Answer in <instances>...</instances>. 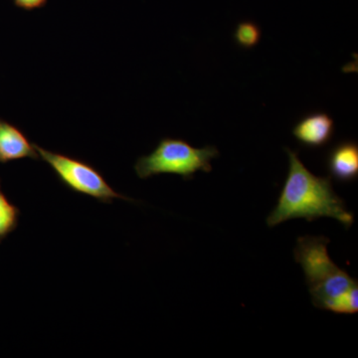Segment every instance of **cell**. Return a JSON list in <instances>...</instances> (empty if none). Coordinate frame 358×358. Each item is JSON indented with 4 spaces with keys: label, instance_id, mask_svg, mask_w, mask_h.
I'll return each instance as SVG.
<instances>
[{
    "label": "cell",
    "instance_id": "cell-1",
    "mask_svg": "<svg viewBox=\"0 0 358 358\" xmlns=\"http://www.w3.org/2000/svg\"><path fill=\"white\" fill-rule=\"evenodd\" d=\"M289 155V173L278 203L267 217L272 228L292 219H306L308 222L322 217L339 221L348 229L355 222L345 201L334 192L329 178L315 176L303 166L298 152L285 148Z\"/></svg>",
    "mask_w": 358,
    "mask_h": 358
},
{
    "label": "cell",
    "instance_id": "cell-2",
    "mask_svg": "<svg viewBox=\"0 0 358 358\" xmlns=\"http://www.w3.org/2000/svg\"><path fill=\"white\" fill-rule=\"evenodd\" d=\"M329 238L303 236L294 255L306 275L313 305L322 310L353 315L358 312V282L341 270L327 253Z\"/></svg>",
    "mask_w": 358,
    "mask_h": 358
},
{
    "label": "cell",
    "instance_id": "cell-3",
    "mask_svg": "<svg viewBox=\"0 0 358 358\" xmlns=\"http://www.w3.org/2000/svg\"><path fill=\"white\" fill-rule=\"evenodd\" d=\"M218 155V150L214 145L196 148L180 138H164L152 154L138 159L134 171L141 179L169 173L189 180L197 171L210 173L211 160Z\"/></svg>",
    "mask_w": 358,
    "mask_h": 358
},
{
    "label": "cell",
    "instance_id": "cell-4",
    "mask_svg": "<svg viewBox=\"0 0 358 358\" xmlns=\"http://www.w3.org/2000/svg\"><path fill=\"white\" fill-rule=\"evenodd\" d=\"M39 157L55 173L63 185L76 193L93 197L103 203H112L114 199H133L115 192L112 186L95 167L83 160L45 150L34 143Z\"/></svg>",
    "mask_w": 358,
    "mask_h": 358
},
{
    "label": "cell",
    "instance_id": "cell-5",
    "mask_svg": "<svg viewBox=\"0 0 358 358\" xmlns=\"http://www.w3.org/2000/svg\"><path fill=\"white\" fill-rule=\"evenodd\" d=\"M334 121L324 112H313L301 117L293 129L294 138L303 147L320 148L333 138Z\"/></svg>",
    "mask_w": 358,
    "mask_h": 358
},
{
    "label": "cell",
    "instance_id": "cell-6",
    "mask_svg": "<svg viewBox=\"0 0 358 358\" xmlns=\"http://www.w3.org/2000/svg\"><path fill=\"white\" fill-rule=\"evenodd\" d=\"M327 169L339 182H352L358 178V145L353 141L336 143L327 155Z\"/></svg>",
    "mask_w": 358,
    "mask_h": 358
},
{
    "label": "cell",
    "instance_id": "cell-7",
    "mask_svg": "<svg viewBox=\"0 0 358 358\" xmlns=\"http://www.w3.org/2000/svg\"><path fill=\"white\" fill-rule=\"evenodd\" d=\"M23 159H39L34 143L17 127L0 119V164Z\"/></svg>",
    "mask_w": 358,
    "mask_h": 358
},
{
    "label": "cell",
    "instance_id": "cell-8",
    "mask_svg": "<svg viewBox=\"0 0 358 358\" xmlns=\"http://www.w3.org/2000/svg\"><path fill=\"white\" fill-rule=\"evenodd\" d=\"M20 210L2 192L0 182V243L17 228Z\"/></svg>",
    "mask_w": 358,
    "mask_h": 358
},
{
    "label": "cell",
    "instance_id": "cell-9",
    "mask_svg": "<svg viewBox=\"0 0 358 358\" xmlns=\"http://www.w3.org/2000/svg\"><path fill=\"white\" fill-rule=\"evenodd\" d=\"M262 30L253 21H243L236 26L234 40L238 46L244 49H252L261 41Z\"/></svg>",
    "mask_w": 358,
    "mask_h": 358
},
{
    "label": "cell",
    "instance_id": "cell-10",
    "mask_svg": "<svg viewBox=\"0 0 358 358\" xmlns=\"http://www.w3.org/2000/svg\"><path fill=\"white\" fill-rule=\"evenodd\" d=\"M14 6L24 10L31 11L46 6L47 0H13Z\"/></svg>",
    "mask_w": 358,
    "mask_h": 358
}]
</instances>
